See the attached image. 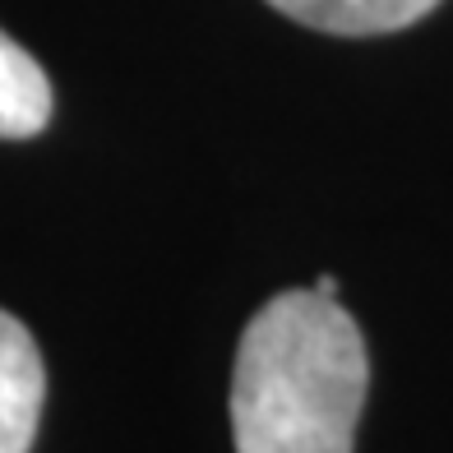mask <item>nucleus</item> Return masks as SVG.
I'll use <instances>...</instances> for the list:
<instances>
[{
    "label": "nucleus",
    "instance_id": "20e7f679",
    "mask_svg": "<svg viewBox=\"0 0 453 453\" xmlns=\"http://www.w3.org/2000/svg\"><path fill=\"white\" fill-rule=\"evenodd\" d=\"M51 120V84L42 65L0 33V139H33Z\"/></svg>",
    "mask_w": 453,
    "mask_h": 453
},
{
    "label": "nucleus",
    "instance_id": "7ed1b4c3",
    "mask_svg": "<svg viewBox=\"0 0 453 453\" xmlns=\"http://www.w3.org/2000/svg\"><path fill=\"white\" fill-rule=\"evenodd\" d=\"M269 5L319 33L375 37V33H398L407 24H417L440 0H269Z\"/></svg>",
    "mask_w": 453,
    "mask_h": 453
},
{
    "label": "nucleus",
    "instance_id": "39448f33",
    "mask_svg": "<svg viewBox=\"0 0 453 453\" xmlns=\"http://www.w3.org/2000/svg\"><path fill=\"white\" fill-rule=\"evenodd\" d=\"M315 292H324V296H338V278H334V273H324V278L315 282Z\"/></svg>",
    "mask_w": 453,
    "mask_h": 453
},
{
    "label": "nucleus",
    "instance_id": "f03ea898",
    "mask_svg": "<svg viewBox=\"0 0 453 453\" xmlns=\"http://www.w3.org/2000/svg\"><path fill=\"white\" fill-rule=\"evenodd\" d=\"M47 398V365L24 324L0 311V453H28Z\"/></svg>",
    "mask_w": 453,
    "mask_h": 453
},
{
    "label": "nucleus",
    "instance_id": "f257e3e1",
    "mask_svg": "<svg viewBox=\"0 0 453 453\" xmlns=\"http://www.w3.org/2000/svg\"><path fill=\"white\" fill-rule=\"evenodd\" d=\"M365 380L361 328L338 296L278 292L236 347V453H352Z\"/></svg>",
    "mask_w": 453,
    "mask_h": 453
}]
</instances>
